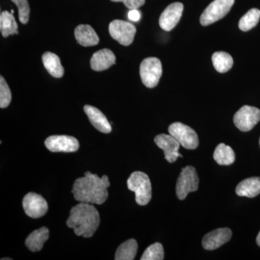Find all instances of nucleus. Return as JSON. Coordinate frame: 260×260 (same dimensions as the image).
I'll return each instance as SVG.
<instances>
[{
    "label": "nucleus",
    "instance_id": "f257e3e1",
    "mask_svg": "<svg viewBox=\"0 0 260 260\" xmlns=\"http://www.w3.org/2000/svg\"><path fill=\"white\" fill-rule=\"evenodd\" d=\"M109 186L110 182L107 176L100 178L97 174L88 172L85 173V177L75 180L72 192L75 199L80 203L102 205L107 201Z\"/></svg>",
    "mask_w": 260,
    "mask_h": 260
},
{
    "label": "nucleus",
    "instance_id": "f03ea898",
    "mask_svg": "<svg viewBox=\"0 0 260 260\" xmlns=\"http://www.w3.org/2000/svg\"><path fill=\"white\" fill-rule=\"evenodd\" d=\"M100 224V215L96 208L90 203H80L70 210L67 225L73 229L78 237L90 238Z\"/></svg>",
    "mask_w": 260,
    "mask_h": 260
},
{
    "label": "nucleus",
    "instance_id": "7ed1b4c3",
    "mask_svg": "<svg viewBox=\"0 0 260 260\" xmlns=\"http://www.w3.org/2000/svg\"><path fill=\"white\" fill-rule=\"evenodd\" d=\"M128 189L135 193V201L139 205L148 204L152 198V187L150 179L146 174L135 172L127 180Z\"/></svg>",
    "mask_w": 260,
    "mask_h": 260
},
{
    "label": "nucleus",
    "instance_id": "20e7f679",
    "mask_svg": "<svg viewBox=\"0 0 260 260\" xmlns=\"http://www.w3.org/2000/svg\"><path fill=\"white\" fill-rule=\"evenodd\" d=\"M199 186V177L196 169L191 166L182 169L177 179L176 191L180 200L185 199L188 194L198 190Z\"/></svg>",
    "mask_w": 260,
    "mask_h": 260
},
{
    "label": "nucleus",
    "instance_id": "39448f33",
    "mask_svg": "<svg viewBox=\"0 0 260 260\" xmlns=\"http://www.w3.org/2000/svg\"><path fill=\"white\" fill-rule=\"evenodd\" d=\"M235 0H214L200 16V22L203 26H208L225 17L232 9Z\"/></svg>",
    "mask_w": 260,
    "mask_h": 260
},
{
    "label": "nucleus",
    "instance_id": "423d86ee",
    "mask_svg": "<svg viewBox=\"0 0 260 260\" xmlns=\"http://www.w3.org/2000/svg\"><path fill=\"white\" fill-rule=\"evenodd\" d=\"M140 74L142 82L147 88H155L162 75L161 61L158 58H146L140 64Z\"/></svg>",
    "mask_w": 260,
    "mask_h": 260
},
{
    "label": "nucleus",
    "instance_id": "0eeeda50",
    "mask_svg": "<svg viewBox=\"0 0 260 260\" xmlns=\"http://www.w3.org/2000/svg\"><path fill=\"white\" fill-rule=\"evenodd\" d=\"M169 134L180 143L183 148L194 150L199 145L198 134L190 126L181 122H174L169 126Z\"/></svg>",
    "mask_w": 260,
    "mask_h": 260
},
{
    "label": "nucleus",
    "instance_id": "6e6552de",
    "mask_svg": "<svg viewBox=\"0 0 260 260\" xmlns=\"http://www.w3.org/2000/svg\"><path fill=\"white\" fill-rule=\"evenodd\" d=\"M109 34L114 40L123 46H129L134 41L137 29L134 25L124 20H113L109 24Z\"/></svg>",
    "mask_w": 260,
    "mask_h": 260
},
{
    "label": "nucleus",
    "instance_id": "1a4fd4ad",
    "mask_svg": "<svg viewBox=\"0 0 260 260\" xmlns=\"http://www.w3.org/2000/svg\"><path fill=\"white\" fill-rule=\"evenodd\" d=\"M260 121V110L257 108L244 106L234 116V122L242 132H249Z\"/></svg>",
    "mask_w": 260,
    "mask_h": 260
},
{
    "label": "nucleus",
    "instance_id": "9d476101",
    "mask_svg": "<svg viewBox=\"0 0 260 260\" xmlns=\"http://www.w3.org/2000/svg\"><path fill=\"white\" fill-rule=\"evenodd\" d=\"M48 150L53 153H73L79 149L78 140L74 137L68 135H52L45 140Z\"/></svg>",
    "mask_w": 260,
    "mask_h": 260
},
{
    "label": "nucleus",
    "instance_id": "9b49d317",
    "mask_svg": "<svg viewBox=\"0 0 260 260\" xmlns=\"http://www.w3.org/2000/svg\"><path fill=\"white\" fill-rule=\"evenodd\" d=\"M24 211L32 218H39L44 216L48 211V204L46 200L41 195L29 192L23 200Z\"/></svg>",
    "mask_w": 260,
    "mask_h": 260
},
{
    "label": "nucleus",
    "instance_id": "f8f14e48",
    "mask_svg": "<svg viewBox=\"0 0 260 260\" xmlns=\"http://www.w3.org/2000/svg\"><path fill=\"white\" fill-rule=\"evenodd\" d=\"M155 144L164 152L165 159L168 162H174L179 157L182 158L183 155L179 153L180 143L172 135L160 134L157 135L154 139Z\"/></svg>",
    "mask_w": 260,
    "mask_h": 260
},
{
    "label": "nucleus",
    "instance_id": "ddd939ff",
    "mask_svg": "<svg viewBox=\"0 0 260 260\" xmlns=\"http://www.w3.org/2000/svg\"><path fill=\"white\" fill-rule=\"evenodd\" d=\"M184 5L181 3H174L169 5L164 10L159 18V25L162 30L170 31L176 26L182 15Z\"/></svg>",
    "mask_w": 260,
    "mask_h": 260
},
{
    "label": "nucleus",
    "instance_id": "4468645a",
    "mask_svg": "<svg viewBox=\"0 0 260 260\" xmlns=\"http://www.w3.org/2000/svg\"><path fill=\"white\" fill-rule=\"evenodd\" d=\"M232 237V232L231 229L228 228L218 229L207 234L203 237L202 244L206 250H215L225 243L229 242Z\"/></svg>",
    "mask_w": 260,
    "mask_h": 260
},
{
    "label": "nucleus",
    "instance_id": "2eb2a0df",
    "mask_svg": "<svg viewBox=\"0 0 260 260\" xmlns=\"http://www.w3.org/2000/svg\"><path fill=\"white\" fill-rule=\"evenodd\" d=\"M84 112L88 116L89 121L95 129L106 134L112 132V126L107 120V118L97 108L86 105L84 107Z\"/></svg>",
    "mask_w": 260,
    "mask_h": 260
},
{
    "label": "nucleus",
    "instance_id": "dca6fc26",
    "mask_svg": "<svg viewBox=\"0 0 260 260\" xmlns=\"http://www.w3.org/2000/svg\"><path fill=\"white\" fill-rule=\"evenodd\" d=\"M115 61L116 56L113 51L104 49L94 53L90 59V67L94 71H104L115 64Z\"/></svg>",
    "mask_w": 260,
    "mask_h": 260
},
{
    "label": "nucleus",
    "instance_id": "f3484780",
    "mask_svg": "<svg viewBox=\"0 0 260 260\" xmlns=\"http://www.w3.org/2000/svg\"><path fill=\"white\" fill-rule=\"evenodd\" d=\"M77 42L83 47H93L99 42V38L94 29L89 25H79L75 30Z\"/></svg>",
    "mask_w": 260,
    "mask_h": 260
},
{
    "label": "nucleus",
    "instance_id": "a211bd4d",
    "mask_svg": "<svg viewBox=\"0 0 260 260\" xmlns=\"http://www.w3.org/2000/svg\"><path fill=\"white\" fill-rule=\"evenodd\" d=\"M236 193L240 197L255 198L260 194V177H251L241 181L237 186Z\"/></svg>",
    "mask_w": 260,
    "mask_h": 260
},
{
    "label": "nucleus",
    "instance_id": "6ab92c4d",
    "mask_svg": "<svg viewBox=\"0 0 260 260\" xmlns=\"http://www.w3.org/2000/svg\"><path fill=\"white\" fill-rule=\"evenodd\" d=\"M49 238V231L47 227H42L38 230L34 231L27 237L25 245L29 250L39 251L42 250L44 244Z\"/></svg>",
    "mask_w": 260,
    "mask_h": 260
},
{
    "label": "nucleus",
    "instance_id": "aec40b11",
    "mask_svg": "<svg viewBox=\"0 0 260 260\" xmlns=\"http://www.w3.org/2000/svg\"><path fill=\"white\" fill-rule=\"evenodd\" d=\"M42 61L44 68L51 76L60 78L64 75V68L61 64L60 59L56 54L47 51L43 54Z\"/></svg>",
    "mask_w": 260,
    "mask_h": 260
},
{
    "label": "nucleus",
    "instance_id": "412c9836",
    "mask_svg": "<svg viewBox=\"0 0 260 260\" xmlns=\"http://www.w3.org/2000/svg\"><path fill=\"white\" fill-rule=\"evenodd\" d=\"M213 158L219 165L229 166L235 161L236 155L230 146L220 143L214 151Z\"/></svg>",
    "mask_w": 260,
    "mask_h": 260
},
{
    "label": "nucleus",
    "instance_id": "4be33fe9",
    "mask_svg": "<svg viewBox=\"0 0 260 260\" xmlns=\"http://www.w3.org/2000/svg\"><path fill=\"white\" fill-rule=\"evenodd\" d=\"M0 30L2 35L5 38L18 34V24L13 13L8 11L2 12L0 15Z\"/></svg>",
    "mask_w": 260,
    "mask_h": 260
},
{
    "label": "nucleus",
    "instance_id": "5701e85b",
    "mask_svg": "<svg viewBox=\"0 0 260 260\" xmlns=\"http://www.w3.org/2000/svg\"><path fill=\"white\" fill-rule=\"evenodd\" d=\"M212 61L215 69L220 73L229 71L234 64L232 56L225 51H217L212 56Z\"/></svg>",
    "mask_w": 260,
    "mask_h": 260
},
{
    "label": "nucleus",
    "instance_id": "b1692460",
    "mask_svg": "<svg viewBox=\"0 0 260 260\" xmlns=\"http://www.w3.org/2000/svg\"><path fill=\"white\" fill-rule=\"evenodd\" d=\"M138 243L135 239H129L122 243L116 251V260H133L138 251Z\"/></svg>",
    "mask_w": 260,
    "mask_h": 260
},
{
    "label": "nucleus",
    "instance_id": "393cba45",
    "mask_svg": "<svg viewBox=\"0 0 260 260\" xmlns=\"http://www.w3.org/2000/svg\"><path fill=\"white\" fill-rule=\"evenodd\" d=\"M260 18V10L253 8L239 20V28L242 31H249L251 29L254 28L259 23Z\"/></svg>",
    "mask_w": 260,
    "mask_h": 260
},
{
    "label": "nucleus",
    "instance_id": "a878e982",
    "mask_svg": "<svg viewBox=\"0 0 260 260\" xmlns=\"http://www.w3.org/2000/svg\"><path fill=\"white\" fill-rule=\"evenodd\" d=\"M164 259V250L162 244L155 243L147 248L140 259L162 260Z\"/></svg>",
    "mask_w": 260,
    "mask_h": 260
},
{
    "label": "nucleus",
    "instance_id": "bb28decb",
    "mask_svg": "<svg viewBox=\"0 0 260 260\" xmlns=\"http://www.w3.org/2000/svg\"><path fill=\"white\" fill-rule=\"evenodd\" d=\"M12 94L9 86L3 76L0 78V107L5 109L10 105Z\"/></svg>",
    "mask_w": 260,
    "mask_h": 260
},
{
    "label": "nucleus",
    "instance_id": "cd10ccee",
    "mask_svg": "<svg viewBox=\"0 0 260 260\" xmlns=\"http://www.w3.org/2000/svg\"><path fill=\"white\" fill-rule=\"evenodd\" d=\"M18 7L19 20L23 24L28 23L30 17V7L27 0H12Z\"/></svg>",
    "mask_w": 260,
    "mask_h": 260
},
{
    "label": "nucleus",
    "instance_id": "c85d7f7f",
    "mask_svg": "<svg viewBox=\"0 0 260 260\" xmlns=\"http://www.w3.org/2000/svg\"><path fill=\"white\" fill-rule=\"evenodd\" d=\"M114 3H122L129 10L138 9L145 4V0H111Z\"/></svg>",
    "mask_w": 260,
    "mask_h": 260
},
{
    "label": "nucleus",
    "instance_id": "c756f323",
    "mask_svg": "<svg viewBox=\"0 0 260 260\" xmlns=\"http://www.w3.org/2000/svg\"><path fill=\"white\" fill-rule=\"evenodd\" d=\"M128 18L132 21H139L140 18H141V13L138 9L130 10L129 13H128Z\"/></svg>",
    "mask_w": 260,
    "mask_h": 260
},
{
    "label": "nucleus",
    "instance_id": "7c9ffc66",
    "mask_svg": "<svg viewBox=\"0 0 260 260\" xmlns=\"http://www.w3.org/2000/svg\"><path fill=\"white\" fill-rule=\"evenodd\" d=\"M256 244H258V246H260V232L258 234L257 237H256Z\"/></svg>",
    "mask_w": 260,
    "mask_h": 260
},
{
    "label": "nucleus",
    "instance_id": "2f4dec72",
    "mask_svg": "<svg viewBox=\"0 0 260 260\" xmlns=\"http://www.w3.org/2000/svg\"><path fill=\"white\" fill-rule=\"evenodd\" d=\"M13 13H14V11H13V10H11V13H13Z\"/></svg>",
    "mask_w": 260,
    "mask_h": 260
},
{
    "label": "nucleus",
    "instance_id": "473e14b6",
    "mask_svg": "<svg viewBox=\"0 0 260 260\" xmlns=\"http://www.w3.org/2000/svg\"><path fill=\"white\" fill-rule=\"evenodd\" d=\"M259 146H260V138H259Z\"/></svg>",
    "mask_w": 260,
    "mask_h": 260
}]
</instances>
